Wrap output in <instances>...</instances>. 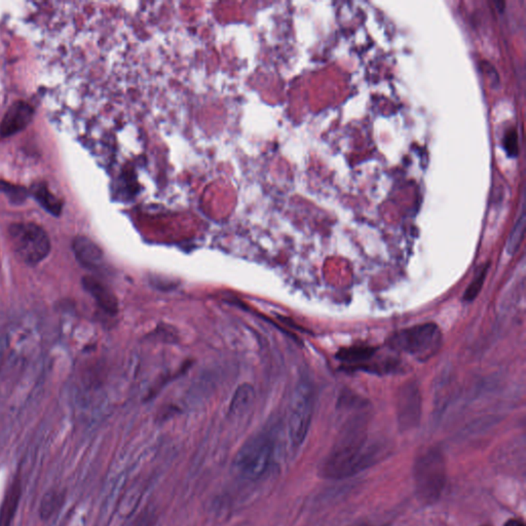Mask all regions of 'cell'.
Wrapping results in <instances>:
<instances>
[{"label":"cell","instance_id":"obj_1","mask_svg":"<svg viewBox=\"0 0 526 526\" xmlns=\"http://www.w3.org/2000/svg\"><path fill=\"white\" fill-rule=\"evenodd\" d=\"M367 419L363 415L351 419L320 468L322 477L342 479L363 471L378 459L377 447L367 445Z\"/></svg>","mask_w":526,"mask_h":526},{"label":"cell","instance_id":"obj_2","mask_svg":"<svg viewBox=\"0 0 526 526\" xmlns=\"http://www.w3.org/2000/svg\"><path fill=\"white\" fill-rule=\"evenodd\" d=\"M415 490L421 502H437L446 484L444 457L437 448L428 449L417 459L415 465Z\"/></svg>","mask_w":526,"mask_h":526},{"label":"cell","instance_id":"obj_3","mask_svg":"<svg viewBox=\"0 0 526 526\" xmlns=\"http://www.w3.org/2000/svg\"><path fill=\"white\" fill-rule=\"evenodd\" d=\"M8 236L19 259L29 265L41 263L51 252L49 234L41 226L32 222L12 224Z\"/></svg>","mask_w":526,"mask_h":526},{"label":"cell","instance_id":"obj_4","mask_svg":"<svg viewBox=\"0 0 526 526\" xmlns=\"http://www.w3.org/2000/svg\"><path fill=\"white\" fill-rule=\"evenodd\" d=\"M388 344L394 350L427 360L440 349L442 336L436 324H421L396 332L388 338Z\"/></svg>","mask_w":526,"mask_h":526},{"label":"cell","instance_id":"obj_5","mask_svg":"<svg viewBox=\"0 0 526 526\" xmlns=\"http://www.w3.org/2000/svg\"><path fill=\"white\" fill-rule=\"evenodd\" d=\"M274 452V442L267 434L253 436L241 447L234 459L237 472L245 479L257 480L270 468Z\"/></svg>","mask_w":526,"mask_h":526},{"label":"cell","instance_id":"obj_6","mask_svg":"<svg viewBox=\"0 0 526 526\" xmlns=\"http://www.w3.org/2000/svg\"><path fill=\"white\" fill-rule=\"evenodd\" d=\"M315 395L311 384L300 382L295 388L291 400L288 431L294 446L303 444L307 438L313 419Z\"/></svg>","mask_w":526,"mask_h":526},{"label":"cell","instance_id":"obj_7","mask_svg":"<svg viewBox=\"0 0 526 526\" xmlns=\"http://www.w3.org/2000/svg\"><path fill=\"white\" fill-rule=\"evenodd\" d=\"M397 417L402 431L415 429L421 417V396L415 382H407L398 393Z\"/></svg>","mask_w":526,"mask_h":526},{"label":"cell","instance_id":"obj_8","mask_svg":"<svg viewBox=\"0 0 526 526\" xmlns=\"http://www.w3.org/2000/svg\"><path fill=\"white\" fill-rule=\"evenodd\" d=\"M32 106L25 101H17L8 108L0 122V135L10 137L24 130L33 118Z\"/></svg>","mask_w":526,"mask_h":526},{"label":"cell","instance_id":"obj_9","mask_svg":"<svg viewBox=\"0 0 526 526\" xmlns=\"http://www.w3.org/2000/svg\"><path fill=\"white\" fill-rule=\"evenodd\" d=\"M72 248L76 259L86 267H98L103 261L101 248L87 237H76L74 240Z\"/></svg>","mask_w":526,"mask_h":526},{"label":"cell","instance_id":"obj_10","mask_svg":"<svg viewBox=\"0 0 526 526\" xmlns=\"http://www.w3.org/2000/svg\"><path fill=\"white\" fill-rule=\"evenodd\" d=\"M83 284L85 289L97 301L99 307L106 313L116 314L118 311V305L116 297L103 283L93 276H86L83 280Z\"/></svg>","mask_w":526,"mask_h":526},{"label":"cell","instance_id":"obj_11","mask_svg":"<svg viewBox=\"0 0 526 526\" xmlns=\"http://www.w3.org/2000/svg\"><path fill=\"white\" fill-rule=\"evenodd\" d=\"M31 195L36 199L37 203L54 216H59L63 208V204L56 195L50 191L45 183H36L31 188Z\"/></svg>","mask_w":526,"mask_h":526},{"label":"cell","instance_id":"obj_12","mask_svg":"<svg viewBox=\"0 0 526 526\" xmlns=\"http://www.w3.org/2000/svg\"><path fill=\"white\" fill-rule=\"evenodd\" d=\"M255 390L251 384H241L234 393V398L230 403V413L237 415V413H244L254 402Z\"/></svg>","mask_w":526,"mask_h":526},{"label":"cell","instance_id":"obj_13","mask_svg":"<svg viewBox=\"0 0 526 526\" xmlns=\"http://www.w3.org/2000/svg\"><path fill=\"white\" fill-rule=\"evenodd\" d=\"M375 349L372 347H351V348L344 349L338 353V359L342 360L349 363H355V362L365 361L369 359L375 353Z\"/></svg>","mask_w":526,"mask_h":526},{"label":"cell","instance_id":"obj_14","mask_svg":"<svg viewBox=\"0 0 526 526\" xmlns=\"http://www.w3.org/2000/svg\"><path fill=\"white\" fill-rule=\"evenodd\" d=\"M525 213L521 214L520 218L518 221L515 224L513 228L512 232H511L510 237H509L508 243H507L506 251L508 254L514 255L520 247L521 243H523V237H525Z\"/></svg>","mask_w":526,"mask_h":526},{"label":"cell","instance_id":"obj_15","mask_svg":"<svg viewBox=\"0 0 526 526\" xmlns=\"http://www.w3.org/2000/svg\"><path fill=\"white\" fill-rule=\"evenodd\" d=\"M488 268H490V264H484L483 266L478 270L477 274L474 276L473 281H472L470 286L468 287L467 290L465 291L463 294V300L471 303L476 297L479 294L481 291L482 287H483L484 281L486 278V274H487Z\"/></svg>","mask_w":526,"mask_h":526},{"label":"cell","instance_id":"obj_16","mask_svg":"<svg viewBox=\"0 0 526 526\" xmlns=\"http://www.w3.org/2000/svg\"><path fill=\"white\" fill-rule=\"evenodd\" d=\"M63 503V496L57 490L47 492L41 501V515L43 518L51 517Z\"/></svg>","mask_w":526,"mask_h":526},{"label":"cell","instance_id":"obj_17","mask_svg":"<svg viewBox=\"0 0 526 526\" xmlns=\"http://www.w3.org/2000/svg\"><path fill=\"white\" fill-rule=\"evenodd\" d=\"M0 191L3 193L4 195H8L10 201L14 204L24 203L26 199L27 193L26 189L23 187L18 186V185L10 184V183L4 182V181H0Z\"/></svg>","mask_w":526,"mask_h":526},{"label":"cell","instance_id":"obj_18","mask_svg":"<svg viewBox=\"0 0 526 526\" xmlns=\"http://www.w3.org/2000/svg\"><path fill=\"white\" fill-rule=\"evenodd\" d=\"M155 520L157 518H155V513L153 511L146 510L138 517L135 526H155Z\"/></svg>","mask_w":526,"mask_h":526},{"label":"cell","instance_id":"obj_19","mask_svg":"<svg viewBox=\"0 0 526 526\" xmlns=\"http://www.w3.org/2000/svg\"><path fill=\"white\" fill-rule=\"evenodd\" d=\"M517 137L515 133H510L506 139V149L508 151L509 155H517Z\"/></svg>","mask_w":526,"mask_h":526},{"label":"cell","instance_id":"obj_20","mask_svg":"<svg viewBox=\"0 0 526 526\" xmlns=\"http://www.w3.org/2000/svg\"><path fill=\"white\" fill-rule=\"evenodd\" d=\"M504 526H525L520 520L517 519H511V520L507 521L506 525Z\"/></svg>","mask_w":526,"mask_h":526}]
</instances>
